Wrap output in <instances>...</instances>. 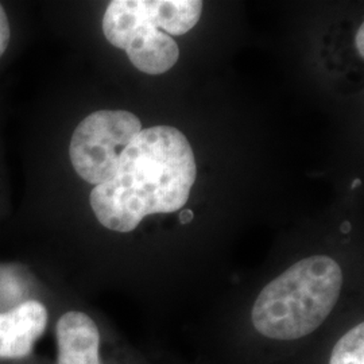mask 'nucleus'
Listing matches in <instances>:
<instances>
[{"instance_id": "nucleus-1", "label": "nucleus", "mask_w": 364, "mask_h": 364, "mask_svg": "<svg viewBox=\"0 0 364 364\" xmlns=\"http://www.w3.org/2000/svg\"><path fill=\"white\" fill-rule=\"evenodd\" d=\"M195 180V154L181 131L149 127L123 151L117 174L95 186L92 210L107 230L129 234L149 215L181 209Z\"/></svg>"}, {"instance_id": "nucleus-2", "label": "nucleus", "mask_w": 364, "mask_h": 364, "mask_svg": "<svg viewBox=\"0 0 364 364\" xmlns=\"http://www.w3.org/2000/svg\"><path fill=\"white\" fill-rule=\"evenodd\" d=\"M103 33L131 64L147 75H162L177 64L180 49L159 28L158 0H114L103 18Z\"/></svg>"}, {"instance_id": "nucleus-3", "label": "nucleus", "mask_w": 364, "mask_h": 364, "mask_svg": "<svg viewBox=\"0 0 364 364\" xmlns=\"http://www.w3.org/2000/svg\"><path fill=\"white\" fill-rule=\"evenodd\" d=\"M144 130L139 117L129 111H97L73 132L69 156L78 176L97 186L117 174L120 156Z\"/></svg>"}, {"instance_id": "nucleus-4", "label": "nucleus", "mask_w": 364, "mask_h": 364, "mask_svg": "<svg viewBox=\"0 0 364 364\" xmlns=\"http://www.w3.org/2000/svg\"><path fill=\"white\" fill-rule=\"evenodd\" d=\"M282 364H364V317L347 313L321 338Z\"/></svg>"}, {"instance_id": "nucleus-5", "label": "nucleus", "mask_w": 364, "mask_h": 364, "mask_svg": "<svg viewBox=\"0 0 364 364\" xmlns=\"http://www.w3.org/2000/svg\"><path fill=\"white\" fill-rule=\"evenodd\" d=\"M57 364H109L105 358V335L90 313L66 311L55 324Z\"/></svg>"}, {"instance_id": "nucleus-6", "label": "nucleus", "mask_w": 364, "mask_h": 364, "mask_svg": "<svg viewBox=\"0 0 364 364\" xmlns=\"http://www.w3.org/2000/svg\"><path fill=\"white\" fill-rule=\"evenodd\" d=\"M49 321L46 306L27 299L9 312H0V359H23L45 333Z\"/></svg>"}, {"instance_id": "nucleus-7", "label": "nucleus", "mask_w": 364, "mask_h": 364, "mask_svg": "<svg viewBox=\"0 0 364 364\" xmlns=\"http://www.w3.org/2000/svg\"><path fill=\"white\" fill-rule=\"evenodd\" d=\"M11 38V30L7 14L4 11L3 6L0 4V57L4 54Z\"/></svg>"}, {"instance_id": "nucleus-8", "label": "nucleus", "mask_w": 364, "mask_h": 364, "mask_svg": "<svg viewBox=\"0 0 364 364\" xmlns=\"http://www.w3.org/2000/svg\"><path fill=\"white\" fill-rule=\"evenodd\" d=\"M363 38H364V26L359 27V30H358V33H356V39H355V42H356V49H358V53L360 54V57H364V45H363Z\"/></svg>"}, {"instance_id": "nucleus-9", "label": "nucleus", "mask_w": 364, "mask_h": 364, "mask_svg": "<svg viewBox=\"0 0 364 364\" xmlns=\"http://www.w3.org/2000/svg\"><path fill=\"white\" fill-rule=\"evenodd\" d=\"M180 223L181 224H189V223H192L193 219H195V213H193V210H191V209H183L180 212Z\"/></svg>"}, {"instance_id": "nucleus-10", "label": "nucleus", "mask_w": 364, "mask_h": 364, "mask_svg": "<svg viewBox=\"0 0 364 364\" xmlns=\"http://www.w3.org/2000/svg\"><path fill=\"white\" fill-rule=\"evenodd\" d=\"M351 230L352 225L350 221H344V223L340 225V232H341V234H350Z\"/></svg>"}, {"instance_id": "nucleus-11", "label": "nucleus", "mask_w": 364, "mask_h": 364, "mask_svg": "<svg viewBox=\"0 0 364 364\" xmlns=\"http://www.w3.org/2000/svg\"><path fill=\"white\" fill-rule=\"evenodd\" d=\"M360 185H362V181L359 178H356V180H353V182H352V189H356Z\"/></svg>"}]
</instances>
